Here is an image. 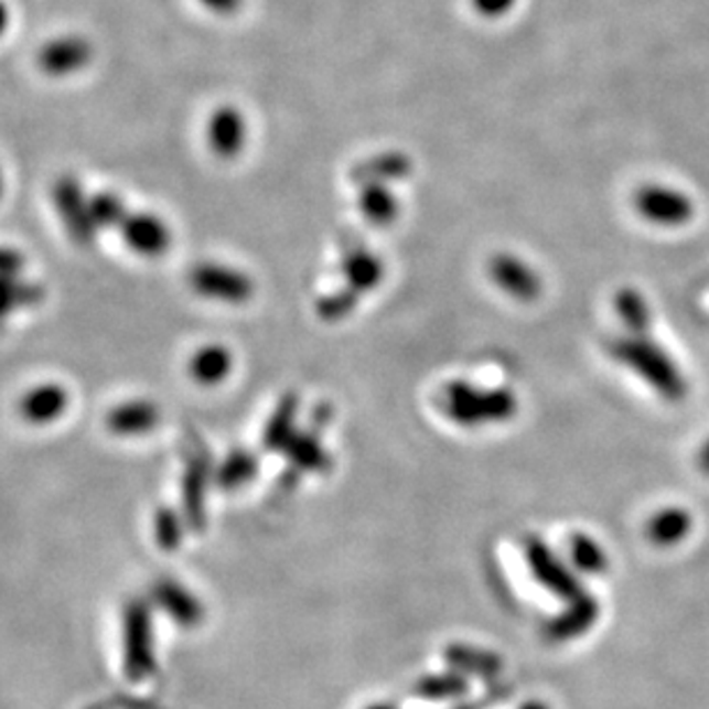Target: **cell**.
Returning <instances> with one entry per match:
<instances>
[{
	"instance_id": "obj_7",
	"label": "cell",
	"mask_w": 709,
	"mask_h": 709,
	"mask_svg": "<svg viewBox=\"0 0 709 709\" xmlns=\"http://www.w3.org/2000/svg\"><path fill=\"white\" fill-rule=\"evenodd\" d=\"M125 245L146 258L162 256L171 247V230L162 217L150 213L127 215L122 226L118 228Z\"/></svg>"
},
{
	"instance_id": "obj_16",
	"label": "cell",
	"mask_w": 709,
	"mask_h": 709,
	"mask_svg": "<svg viewBox=\"0 0 709 709\" xmlns=\"http://www.w3.org/2000/svg\"><path fill=\"white\" fill-rule=\"evenodd\" d=\"M154 597L169 611V615H173L175 620L185 622V624H196L203 615L198 599L173 581H162L160 586H157Z\"/></svg>"
},
{
	"instance_id": "obj_4",
	"label": "cell",
	"mask_w": 709,
	"mask_h": 709,
	"mask_svg": "<svg viewBox=\"0 0 709 709\" xmlns=\"http://www.w3.org/2000/svg\"><path fill=\"white\" fill-rule=\"evenodd\" d=\"M190 283L198 296L230 304L247 302L254 293V283L249 277L238 270L215 266V262L196 266L190 275Z\"/></svg>"
},
{
	"instance_id": "obj_22",
	"label": "cell",
	"mask_w": 709,
	"mask_h": 709,
	"mask_svg": "<svg viewBox=\"0 0 709 709\" xmlns=\"http://www.w3.org/2000/svg\"><path fill=\"white\" fill-rule=\"evenodd\" d=\"M256 459L249 452H233L217 470V482L224 488H238L256 475Z\"/></svg>"
},
{
	"instance_id": "obj_2",
	"label": "cell",
	"mask_w": 709,
	"mask_h": 709,
	"mask_svg": "<svg viewBox=\"0 0 709 709\" xmlns=\"http://www.w3.org/2000/svg\"><path fill=\"white\" fill-rule=\"evenodd\" d=\"M56 213L61 215L65 230L76 245H90L97 235V226L90 215V198L84 192V185L74 175H61L51 190Z\"/></svg>"
},
{
	"instance_id": "obj_5",
	"label": "cell",
	"mask_w": 709,
	"mask_h": 709,
	"mask_svg": "<svg viewBox=\"0 0 709 709\" xmlns=\"http://www.w3.org/2000/svg\"><path fill=\"white\" fill-rule=\"evenodd\" d=\"M528 565L535 573V579L556 597L571 601L583 594L579 579H576V576L558 560V556L544 541H537V539L528 541Z\"/></svg>"
},
{
	"instance_id": "obj_11",
	"label": "cell",
	"mask_w": 709,
	"mask_h": 709,
	"mask_svg": "<svg viewBox=\"0 0 709 709\" xmlns=\"http://www.w3.org/2000/svg\"><path fill=\"white\" fill-rule=\"evenodd\" d=\"M597 620H599V603L592 597L581 594L569 601V609L565 613L548 622L546 636L556 643L579 638L586 632H590Z\"/></svg>"
},
{
	"instance_id": "obj_20",
	"label": "cell",
	"mask_w": 709,
	"mask_h": 709,
	"mask_svg": "<svg viewBox=\"0 0 709 709\" xmlns=\"http://www.w3.org/2000/svg\"><path fill=\"white\" fill-rule=\"evenodd\" d=\"M90 215L99 230V228H120L129 213L125 201L118 194L99 192L90 196Z\"/></svg>"
},
{
	"instance_id": "obj_21",
	"label": "cell",
	"mask_w": 709,
	"mask_h": 709,
	"mask_svg": "<svg viewBox=\"0 0 709 709\" xmlns=\"http://www.w3.org/2000/svg\"><path fill=\"white\" fill-rule=\"evenodd\" d=\"M569 556L571 562L579 567L583 573H601L609 567V556L594 539L579 535L573 537L569 544Z\"/></svg>"
},
{
	"instance_id": "obj_15",
	"label": "cell",
	"mask_w": 709,
	"mask_h": 709,
	"mask_svg": "<svg viewBox=\"0 0 709 709\" xmlns=\"http://www.w3.org/2000/svg\"><path fill=\"white\" fill-rule=\"evenodd\" d=\"M691 516L685 509H664L649 518L647 523V539L656 546H677L679 541H685V537L691 533Z\"/></svg>"
},
{
	"instance_id": "obj_6",
	"label": "cell",
	"mask_w": 709,
	"mask_h": 709,
	"mask_svg": "<svg viewBox=\"0 0 709 709\" xmlns=\"http://www.w3.org/2000/svg\"><path fill=\"white\" fill-rule=\"evenodd\" d=\"M636 205L641 215L654 224L664 226H679L694 217V203L681 192L662 187V185H647L638 192Z\"/></svg>"
},
{
	"instance_id": "obj_28",
	"label": "cell",
	"mask_w": 709,
	"mask_h": 709,
	"mask_svg": "<svg viewBox=\"0 0 709 709\" xmlns=\"http://www.w3.org/2000/svg\"><path fill=\"white\" fill-rule=\"evenodd\" d=\"M10 8H8V3H6V0H0V37H3L6 33H8V29H10Z\"/></svg>"
},
{
	"instance_id": "obj_24",
	"label": "cell",
	"mask_w": 709,
	"mask_h": 709,
	"mask_svg": "<svg viewBox=\"0 0 709 709\" xmlns=\"http://www.w3.org/2000/svg\"><path fill=\"white\" fill-rule=\"evenodd\" d=\"M620 311H622V316L626 319V323L634 325L636 330H643L647 325V307L641 296L624 293L620 298Z\"/></svg>"
},
{
	"instance_id": "obj_14",
	"label": "cell",
	"mask_w": 709,
	"mask_h": 709,
	"mask_svg": "<svg viewBox=\"0 0 709 709\" xmlns=\"http://www.w3.org/2000/svg\"><path fill=\"white\" fill-rule=\"evenodd\" d=\"M44 300V288L21 277H0V323H6L14 311L37 307Z\"/></svg>"
},
{
	"instance_id": "obj_1",
	"label": "cell",
	"mask_w": 709,
	"mask_h": 709,
	"mask_svg": "<svg viewBox=\"0 0 709 709\" xmlns=\"http://www.w3.org/2000/svg\"><path fill=\"white\" fill-rule=\"evenodd\" d=\"M620 357L641 372V376L652 383L666 399L685 397V380H681L675 364L666 357L664 351L656 346L643 344V341H626L620 346Z\"/></svg>"
},
{
	"instance_id": "obj_32",
	"label": "cell",
	"mask_w": 709,
	"mask_h": 709,
	"mask_svg": "<svg viewBox=\"0 0 709 709\" xmlns=\"http://www.w3.org/2000/svg\"><path fill=\"white\" fill-rule=\"evenodd\" d=\"M0 196H3V173H0Z\"/></svg>"
},
{
	"instance_id": "obj_3",
	"label": "cell",
	"mask_w": 709,
	"mask_h": 709,
	"mask_svg": "<svg viewBox=\"0 0 709 709\" xmlns=\"http://www.w3.org/2000/svg\"><path fill=\"white\" fill-rule=\"evenodd\" d=\"M95 56V46L88 37L78 33H63L46 40L40 49L35 63L42 74L51 78H65L84 72Z\"/></svg>"
},
{
	"instance_id": "obj_17",
	"label": "cell",
	"mask_w": 709,
	"mask_h": 709,
	"mask_svg": "<svg viewBox=\"0 0 709 709\" xmlns=\"http://www.w3.org/2000/svg\"><path fill=\"white\" fill-rule=\"evenodd\" d=\"M203 497H205V465L198 461H190L185 477H182V507H185L192 528H201L203 525V518H205Z\"/></svg>"
},
{
	"instance_id": "obj_10",
	"label": "cell",
	"mask_w": 709,
	"mask_h": 709,
	"mask_svg": "<svg viewBox=\"0 0 709 709\" xmlns=\"http://www.w3.org/2000/svg\"><path fill=\"white\" fill-rule=\"evenodd\" d=\"M162 422V410L148 399H129L118 404L107 415V429L120 438H135L154 431Z\"/></svg>"
},
{
	"instance_id": "obj_23",
	"label": "cell",
	"mask_w": 709,
	"mask_h": 709,
	"mask_svg": "<svg viewBox=\"0 0 709 709\" xmlns=\"http://www.w3.org/2000/svg\"><path fill=\"white\" fill-rule=\"evenodd\" d=\"M154 539H157V544H160L166 550L180 546L182 520H180L178 512H173L171 507L157 509V514H154Z\"/></svg>"
},
{
	"instance_id": "obj_29",
	"label": "cell",
	"mask_w": 709,
	"mask_h": 709,
	"mask_svg": "<svg viewBox=\"0 0 709 709\" xmlns=\"http://www.w3.org/2000/svg\"><path fill=\"white\" fill-rule=\"evenodd\" d=\"M700 468H702L705 472H709V442L705 444V450H702V454H700Z\"/></svg>"
},
{
	"instance_id": "obj_18",
	"label": "cell",
	"mask_w": 709,
	"mask_h": 709,
	"mask_svg": "<svg viewBox=\"0 0 709 709\" xmlns=\"http://www.w3.org/2000/svg\"><path fill=\"white\" fill-rule=\"evenodd\" d=\"M465 691H468V681L463 673H456V670L427 675L415 685V694L427 700H454V698H461Z\"/></svg>"
},
{
	"instance_id": "obj_13",
	"label": "cell",
	"mask_w": 709,
	"mask_h": 709,
	"mask_svg": "<svg viewBox=\"0 0 709 709\" xmlns=\"http://www.w3.org/2000/svg\"><path fill=\"white\" fill-rule=\"evenodd\" d=\"M233 366L230 351L219 344L201 346L190 359V376L201 385H217L222 383Z\"/></svg>"
},
{
	"instance_id": "obj_8",
	"label": "cell",
	"mask_w": 709,
	"mask_h": 709,
	"mask_svg": "<svg viewBox=\"0 0 709 709\" xmlns=\"http://www.w3.org/2000/svg\"><path fill=\"white\" fill-rule=\"evenodd\" d=\"M69 406V394L63 385L58 383H40L31 387L29 391L21 394V399L17 404V412L33 427L51 425L56 422L58 417L65 415Z\"/></svg>"
},
{
	"instance_id": "obj_12",
	"label": "cell",
	"mask_w": 709,
	"mask_h": 709,
	"mask_svg": "<svg viewBox=\"0 0 709 709\" xmlns=\"http://www.w3.org/2000/svg\"><path fill=\"white\" fill-rule=\"evenodd\" d=\"M444 662H448L456 673L477 675L484 679L495 677L503 670V659L488 649H480L472 645H450L444 647Z\"/></svg>"
},
{
	"instance_id": "obj_31",
	"label": "cell",
	"mask_w": 709,
	"mask_h": 709,
	"mask_svg": "<svg viewBox=\"0 0 709 709\" xmlns=\"http://www.w3.org/2000/svg\"><path fill=\"white\" fill-rule=\"evenodd\" d=\"M366 709H397V707H394L391 702H374V705H369Z\"/></svg>"
},
{
	"instance_id": "obj_9",
	"label": "cell",
	"mask_w": 709,
	"mask_h": 709,
	"mask_svg": "<svg viewBox=\"0 0 709 709\" xmlns=\"http://www.w3.org/2000/svg\"><path fill=\"white\" fill-rule=\"evenodd\" d=\"M205 139L210 150H213L222 160H233L238 157L245 141H247V122L243 114L235 107H219L207 118L205 125Z\"/></svg>"
},
{
	"instance_id": "obj_27",
	"label": "cell",
	"mask_w": 709,
	"mask_h": 709,
	"mask_svg": "<svg viewBox=\"0 0 709 709\" xmlns=\"http://www.w3.org/2000/svg\"><path fill=\"white\" fill-rule=\"evenodd\" d=\"M514 6V0H475V8L486 17H501Z\"/></svg>"
},
{
	"instance_id": "obj_19",
	"label": "cell",
	"mask_w": 709,
	"mask_h": 709,
	"mask_svg": "<svg viewBox=\"0 0 709 709\" xmlns=\"http://www.w3.org/2000/svg\"><path fill=\"white\" fill-rule=\"evenodd\" d=\"M493 275L507 288L509 293H516L523 298L537 293V281H535L533 272L525 266H520V262L514 258H507V256L497 258L495 266H493Z\"/></svg>"
},
{
	"instance_id": "obj_26",
	"label": "cell",
	"mask_w": 709,
	"mask_h": 709,
	"mask_svg": "<svg viewBox=\"0 0 709 709\" xmlns=\"http://www.w3.org/2000/svg\"><path fill=\"white\" fill-rule=\"evenodd\" d=\"M198 3L217 17H230L235 12H240L245 0H198Z\"/></svg>"
},
{
	"instance_id": "obj_25",
	"label": "cell",
	"mask_w": 709,
	"mask_h": 709,
	"mask_svg": "<svg viewBox=\"0 0 709 709\" xmlns=\"http://www.w3.org/2000/svg\"><path fill=\"white\" fill-rule=\"evenodd\" d=\"M25 258L14 247H0V277H21Z\"/></svg>"
},
{
	"instance_id": "obj_30",
	"label": "cell",
	"mask_w": 709,
	"mask_h": 709,
	"mask_svg": "<svg viewBox=\"0 0 709 709\" xmlns=\"http://www.w3.org/2000/svg\"><path fill=\"white\" fill-rule=\"evenodd\" d=\"M518 709H550L546 702H541V700H530V702H525L523 707H518Z\"/></svg>"
}]
</instances>
